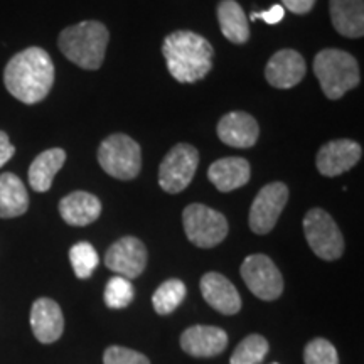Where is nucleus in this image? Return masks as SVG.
Returning <instances> with one entry per match:
<instances>
[{
    "label": "nucleus",
    "mask_w": 364,
    "mask_h": 364,
    "mask_svg": "<svg viewBox=\"0 0 364 364\" xmlns=\"http://www.w3.org/2000/svg\"><path fill=\"white\" fill-rule=\"evenodd\" d=\"M4 85L9 93L22 103L43 102L54 85L51 56L36 46L17 53L4 70Z\"/></svg>",
    "instance_id": "nucleus-1"
},
{
    "label": "nucleus",
    "mask_w": 364,
    "mask_h": 364,
    "mask_svg": "<svg viewBox=\"0 0 364 364\" xmlns=\"http://www.w3.org/2000/svg\"><path fill=\"white\" fill-rule=\"evenodd\" d=\"M167 70L179 83H196L213 68V46L191 31H176L162 44Z\"/></svg>",
    "instance_id": "nucleus-2"
},
{
    "label": "nucleus",
    "mask_w": 364,
    "mask_h": 364,
    "mask_svg": "<svg viewBox=\"0 0 364 364\" xmlns=\"http://www.w3.org/2000/svg\"><path fill=\"white\" fill-rule=\"evenodd\" d=\"M110 34L98 21H83L70 26L59 34L58 44L61 53L83 70H98L105 59Z\"/></svg>",
    "instance_id": "nucleus-3"
},
{
    "label": "nucleus",
    "mask_w": 364,
    "mask_h": 364,
    "mask_svg": "<svg viewBox=\"0 0 364 364\" xmlns=\"http://www.w3.org/2000/svg\"><path fill=\"white\" fill-rule=\"evenodd\" d=\"M316 73L322 91L329 100H339L361 81L358 61L341 49H324L314 59Z\"/></svg>",
    "instance_id": "nucleus-4"
},
{
    "label": "nucleus",
    "mask_w": 364,
    "mask_h": 364,
    "mask_svg": "<svg viewBox=\"0 0 364 364\" xmlns=\"http://www.w3.org/2000/svg\"><path fill=\"white\" fill-rule=\"evenodd\" d=\"M98 162L108 176L130 181L139 176L142 167L140 145L125 134H113L98 149Z\"/></svg>",
    "instance_id": "nucleus-5"
},
{
    "label": "nucleus",
    "mask_w": 364,
    "mask_h": 364,
    "mask_svg": "<svg viewBox=\"0 0 364 364\" xmlns=\"http://www.w3.org/2000/svg\"><path fill=\"white\" fill-rule=\"evenodd\" d=\"M186 235L199 248H213L228 235V221L216 209L204 204H189L182 213Z\"/></svg>",
    "instance_id": "nucleus-6"
},
{
    "label": "nucleus",
    "mask_w": 364,
    "mask_h": 364,
    "mask_svg": "<svg viewBox=\"0 0 364 364\" xmlns=\"http://www.w3.org/2000/svg\"><path fill=\"white\" fill-rule=\"evenodd\" d=\"M304 233L307 243L318 258L334 262L344 253V238L341 230L324 209H311L304 218Z\"/></svg>",
    "instance_id": "nucleus-7"
},
{
    "label": "nucleus",
    "mask_w": 364,
    "mask_h": 364,
    "mask_svg": "<svg viewBox=\"0 0 364 364\" xmlns=\"http://www.w3.org/2000/svg\"><path fill=\"white\" fill-rule=\"evenodd\" d=\"M199 154L189 144H177L169 150L159 167V184L169 194L184 191L198 171Z\"/></svg>",
    "instance_id": "nucleus-8"
},
{
    "label": "nucleus",
    "mask_w": 364,
    "mask_h": 364,
    "mask_svg": "<svg viewBox=\"0 0 364 364\" xmlns=\"http://www.w3.org/2000/svg\"><path fill=\"white\" fill-rule=\"evenodd\" d=\"M241 277L255 297L262 300H277L284 292L282 273L267 255H250L241 265Z\"/></svg>",
    "instance_id": "nucleus-9"
},
{
    "label": "nucleus",
    "mask_w": 364,
    "mask_h": 364,
    "mask_svg": "<svg viewBox=\"0 0 364 364\" xmlns=\"http://www.w3.org/2000/svg\"><path fill=\"white\" fill-rule=\"evenodd\" d=\"M287 201H289V188L284 182H270L260 189L250 208L248 223L253 233H270L279 221Z\"/></svg>",
    "instance_id": "nucleus-10"
},
{
    "label": "nucleus",
    "mask_w": 364,
    "mask_h": 364,
    "mask_svg": "<svg viewBox=\"0 0 364 364\" xmlns=\"http://www.w3.org/2000/svg\"><path fill=\"white\" fill-rule=\"evenodd\" d=\"M105 265L118 277H124L127 280L136 279L142 275L147 265V248L139 238L125 236L108 248L105 255Z\"/></svg>",
    "instance_id": "nucleus-11"
},
{
    "label": "nucleus",
    "mask_w": 364,
    "mask_h": 364,
    "mask_svg": "<svg viewBox=\"0 0 364 364\" xmlns=\"http://www.w3.org/2000/svg\"><path fill=\"white\" fill-rule=\"evenodd\" d=\"M361 156V145L354 140H332L317 152L316 166L322 176L336 177L353 169Z\"/></svg>",
    "instance_id": "nucleus-12"
},
{
    "label": "nucleus",
    "mask_w": 364,
    "mask_h": 364,
    "mask_svg": "<svg viewBox=\"0 0 364 364\" xmlns=\"http://www.w3.org/2000/svg\"><path fill=\"white\" fill-rule=\"evenodd\" d=\"M265 76L273 88H292L306 76V61H304L302 54L294 51V49H282L270 58Z\"/></svg>",
    "instance_id": "nucleus-13"
},
{
    "label": "nucleus",
    "mask_w": 364,
    "mask_h": 364,
    "mask_svg": "<svg viewBox=\"0 0 364 364\" xmlns=\"http://www.w3.org/2000/svg\"><path fill=\"white\" fill-rule=\"evenodd\" d=\"M31 329L39 343H56L65 331V317L58 302L48 297L36 300L31 309Z\"/></svg>",
    "instance_id": "nucleus-14"
},
{
    "label": "nucleus",
    "mask_w": 364,
    "mask_h": 364,
    "mask_svg": "<svg viewBox=\"0 0 364 364\" xmlns=\"http://www.w3.org/2000/svg\"><path fill=\"white\" fill-rule=\"evenodd\" d=\"M228 346V334L215 326H193L181 336V348L194 358H213Z\"/></svg>",
    "instance_id": "nucleus-15"
},
{
    "label": "nucleus",
    "mask_w": 364,
    "mask_h": 364,
    "mask_svg": "<svg viewBox=\"0 0 364 364\" xmlns=\"http://www.w3.org/2000/svg\"><path fill=\"white\" fill-rule=\"evenodd\" d=\"M260 127L245 112L226 113L218 124V136L223 144L236 149H250L257 144Z\"/></svg>",
    "instance_id": "nucleus-16"
},
{
    "label": "nucleus",
    "mask_w": 364,
    "mask_h": 364,
    "mask_svg": "<svg viewBox=\"0 0 364 364\" xmlns=\"http://www.w3.org/2000/svg\"><path fill=\"white\" fill-rule=\"evenodd\" d=\"M201 294L215 311L235 316L241 309V297L236 287L221 273L209 272L201 279Z\"/></svg>",
    "instance_id": "nucleus-17"
},
{
    "label": "nucleus",
    "mask_w": 364,
    "mask_h": 364,
    "mask_svg": "<svg viewBox=\"0 0 364 364\" xmlns=\"http://www.w3.org/2000/svg\"><path fill=\"white\" fill-rule=\"evenodd\" d=\"M61 218L71 226H86L97 221L102 215V203L95 194L75 191L59 203Z\"/></svg>",
    "instance_id": "nucleus-18"
},
{
    "label": "nucleus",
    "mask_w": 364,
    "mask_h": 364,
    "mask_svg": "<svg viewBox=\"0 0 364 364\" xmlns=\"http://www.w3.org/2000/svg\"><path fill=\"white\" fill-rule=\"evenodd\" d=\"M252 171H250L248 161L241 157H225L213 162L209 166L208 177L221 193H231V191L243 188L250 181Z\"/></svg>",
    "instance_id": "nucleus-19"
},
{
    "label": "nucleus",
    "mask_w": 364,
    "mask_h": 364,
    "mask_svg": "<svg viewBox=\"0 0 364 364\" xmlns=\"http://www.w3.org/2000/svg\"><path fill=\"white\" fill-rule=\"evenodd\" d=\"M331 19L334 29L346 38H363L364 0H331Z\"/></svg>",
    "instance_id": "nucleus-20"
},
{
    "label": "nucleus",
    "mask_w": 364,
    "mask_h": 364,
    "mask_svg": "<svg viewBox=\"0 0 364 364\" xmlns=\"http://www.w3.org/2000/svg\"><path fill=\"white\" fill-rule=\"evenodd\" d=\"M29 208V194L19 177L12 172L0 174V218L22 216Z\"/></svg>",
    "instance_id": "nucleus-21"
},
{
    "label": "nucleus",
    "mask_w": 364,
    "mask_h": 364,
    "mask_svg": "<svg viewBox=\"0 0 364 364\" xmlns=\"http://www.w3.org/2000/svg\"><path fill=\"white\" fill-rule=\"evenodd\" d=\"M66 162V152L63 149L44 150L34 159L29 167V184L36 193H48L53 186L54 176L61 171Z\"/></svg>",
    "instance_id": "nucleus-22"
},
{
    "label": "nucleus",
    "mask_w": 364,
    "mask_h": 364,
    "mask_svg": "<svg viewBox=\"0 0 364 364\" xmlns=\"http://www.w3.org/2000/svg\"><path fill=\"white\" fill-rule=\"evenodd\" d=\"M218 21L221 33L233 44H245L250 39L247 14L236 0H221L218 6Z\"/></svg>",
    "instance_id": "nucleus-23"
},
{
    "label": "nucleus",
    "mask_w": 364,
    "mask_h": 364,
    "mask_svg": "<svg viewBox=\"0 0 364 364\" xmlns=\"http://www.w3.org/2000/svg\"><path fill=\"white\" fill-rule=\"evenodd\" d=\"M186 299V285L181 280L171 279L164 284L152 295L154 309L159 316H169L181 306Z\"/></svg>",
    "instance_id": "nucleus-24"
},
{
    "label": "nucleus",
    "mask_w": 364,
    "mask_h": 364,
    "mask_svg": "<svg viewBox=\"0 0 364 364\" xmlns=\"http://www.w3.org/2000/svg\"><path fill=\"white\" fill-rule=\"evenodd\" d=\"M267 354V339L260 334H250L236 346L230 364H262Z\"/></svg>",
    "instance_id": "nucleus-25"
},
{
    "label": "nucleus",
    "mask_w": 364,
    "mask_h": 364,
    "mask_svg": "<svg viewBox=\"0 0 364 364\" xmlns=\"http://www.w3.org/2000/svg\"><path fill=\"white\" fill-rule=\"evenodd\" d=\"M70 262L76 277L85 280L93 275L95 268H97L100 263V258L97 250L93 248V245L86 243V241H80V243H76L75 247H71L70 250Z\"/></svg>",
    "instance_id": "nucleus-26"
},
{
    "label": "nucleus",
    "mask_w": 364,
    "mask_h": 364,
    "mask_svg": "<svg viewBox=\"0 0 364 364\" xmlns=\"http://www.w3.org/2000/svg\"><path fill=\"white\" fill-rule=\"evenodd\" d=\"M135 290L130 280L115 275L105 287V304L110 309H125L134 300Z\"/></svg>",
    "instance_id": "nucleus-27"
},
{
    "label": "nucleus",
    "mask_w": 364,
    "mask_h": 364,
    "mask_svg": "<svg viewBox=\"0 0 364 364\" xmlns=\"http://www.w3.org/2000/svg\"><path fill=\"white\" fill-rule=\"evenodd\" d=\"M304 363L306 364H339L336 348L327 339L317 338L304 349Z\"/></svg>",
    "instance_id": "nucleus-28"
},
{
    "label": "nucleus",
    "mask_w": 364,
    "mask_h": 364,
    "mask_svg": "<svg viewBox=\"0 0 364 364\" xmlns=\"http://www.w3.org/2000/svg\"><path fill=\"white\" fill-rule=\"evenodd\" d=\"M103 364H150V359L134 349L110 346L103 354Z\"/></svg>",
    "instance_id": "nucleus-29"
},
{
    "label": "nucleus",
    "mask_w": 364,
    "mask_h": 364,
    "mask_svg": "<svg viewBox=\"0 0 364 364\" xmlns=\"http://www.w3.org/2000/svg\"><path fill=\"white\" fill-rule=\"evenodd\" d=\"M285 17V9L284 6H280V4H275V6H272L268 11H263V12H253L252 16H250V19L255 21V19H263L267 22V24H279V22L284 19Z\"/></svg>",
    "instance_id": "nucleus-30"
},
{
    "label": "nucleus",
    "mask_w": 364,
    "mask_h": 364,
    "mask_svg": "<svg viewBox=\"0 0 364 364\" xmlns=\"http://www.w3.org/2000/svg\"><path fill=\"white\" fill-rule=\"evenodd\" d=\"M14 154H16V147L11 144L6 132L0 130V167L6 166V164L14 157Z\"/></svg>",
    "instance_id": "nucleus-31"
},
{
    "label": "nucleus",
    "mask_w": 364,
    "mask_h": 364,
    "mask_svg": "<svg viewBox=\"0 0 364 364\" xmlns=\"http://www.w3.org/2000/svg\"><path fill=\"white\" fill-rule=\"evenodd\" d=\"M314 4H316V0H282L284 9H289L290 12L299 14V16L311 12Z\"/></svg>",
    "instance_id": "nucleus-32"
}]
</instances>
